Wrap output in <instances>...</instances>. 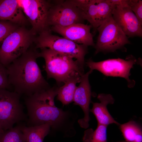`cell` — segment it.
Masks as SVG:
<instances>
[{
  "label": "cell",
  "mask_w": 142,
  "mask_h": 142,
  "mask_svg": "<svg viewBox=\"0 0 142 142\" xmlns=\"http://www.w3.org/2000/svg\"><path fill=\"white\" fill-rule=\"evenodd\" d=\"M99 0H91L87 4L78 8L82 11L85 20L90 24L95 31L97 30L96 20L97 13V5Z\"/></svg>",
  "instance_id": "ffe728a7"
},
{
  "label": "cell",
  "mask_w": 142,
  "mask_h": 142,
  "mask_svg": "<svg viewBox=\"0 0 142 142\" xmlns=\"http://www.w3.org/2000/svg\"><path fill=\"white\" fill-rule=\"evenodd\" d=\"M36 49L47 48L75 59L84 68L88 46L77 44L64 37L54 35L51 31L42 32L35 37Z\"/></svg>",
  "instance_id": "277c9868"
},
{
  "label": "cell",
  "mask_w": 142,
  "mask_h": 142,
  "mask_svg": "<svg viewBox=\"0 0 142 142\" xmlns=\"http://www.w3.org/2000/svg\"><path fill=\"white\" fill-rule=\"evenodd\" d=\"M82 76L79 74L74 75L68 79L63 85L59 87L57 99L60 101L63 106L73 102L76 84L80 82Z\"/></svg>",
  "instance_id": "2e32d148"
},
{
  "label": "cell",
  "mask_w": 142,
  "mask_h": 142,
  "mask_svg": "<svg viewBox=\"0 0 142 142\" xmlns=\"http://www.w3.org/2000/svg\"><path fill=\"white\" fill-rule=\"evenodd\" d=\"M20 95L15 92L0 89V127L3 131L12 128L24 118Z\"/></svg>",
  "instance_id": "ba28073f"
},
{
  "label": "cell",
  "mask_w": 142,
  "mask_h": 142,
  "mask_svg": "<svg viewBox=\"0 0 142 142\" xmlns=\"http://www.w3.org/2000/svg\"><path fill=\"white\" fill-rule=\"evenodd\" d=\"M113 19L125 35L128 37L142 36V25L134 12L128 7L115 6Z\"/></svg>",
  "instance_id": "8fae6325"
},
{
  "label": "cell",
  "mask_w": 142,
  "mask_h": 142,
  "mask_svg": "<svg viewBox=\"0 0 142 142\" xmlns=\"http://www.w3.org/2000/svg\"><path fill=\"white\" fill-rule=\"evenodd\" d=\"M127 4L142 25V0H127Z\"/></svg>",
  "instance_id": "cb8c5ba5"
},
{
  "label": "cell",
  "mask_w": 142,
  "mask_h": 142,
  "mask_svg": "<svg viewBox=\"0 0 142 142\" xmlns=\"http://www.w3.org/2000/svg\"><path fill=\"white\" fill-rule=\"evenodd\" d=\"M59 87H50L28 96L26 104L29 121L32 126L48 124L50 132L73 137L76 133L74 124L78 115L71 109L64 111L55 106L54 99Z\"/></svg>",
  "instance_id": "6da1fadb"
},
{
  "label": "cell",
  "mask_w": 142,
  "mask_h": 142,
  "mask_svg": "<svg viewBox=\"0 0 142 142\" xmlns=\"http://www.w3.org/2000/svg\"><path fill=\"white\" fill-rule=\"evenodd\" d=\"M34 36L24 27L9 34L0 47V63L6 67L26 52L34 42Z\"/></svg>",
  "instance_id": "5b68a950"
},
{
  "label": "cell",
  "mask_w": 142,
  "mask_h": 142,
  "mask_svg": "<svg viewBox=\"0 0 142 142\" xmlns=\"http://www.w3.org/2000/svg\"><path fill=\"white\" fill-rule=\"evenodd\" d=\"M116 142H126L125 140H121L117 141Z\"/></svg>",
  "instance_id": "484cf974"
},
{
  "label": "cell",
  "mask_w": 142,
  "mask_h": 142,
  "mask_svg": "<svg viewBox=\"0 0 142 142\" xmlns=\"http://www.w3.org/2000/svg\"><path fill=\"white\" fill-rule=\"evenodd\" d=\"M18 0H0V21L23 25L27 22Z\"/></svg>",
  "instance_id": "9a60e30c"
},
{
  "label": "cell",
  "mask_w": 142,
  "mask_h": 142,
  "mask_svg": "<svg viewBox=\"0 0 142 142\" xmlns=\"http://www.w3.org/2000/svg\"><path fill=\"white\" fill-rule=\"evenodd\" d=\"M115 6L108 0H99L97 5L96 20L97 28L105 19L111 15Z\"/></svg>",
  "instance_id": "7402d4cb"
},
{
  "label": "cell",
  "mask_w": 142,
  "mask_h": 142,
  "mask_svg": "<svg viewBox=\"0 0 142 142\" xmlns=\"http://www.w3.org/2000/svg\"><path fill=\"white\" fill-rule=\"evenodd\" d=\"M136 62V59L131 55L125 59L120 58L109 59L97 62L89 59L86 63L90 69L98 70L105 76L124 78L128 82V87H132L135 83L129 78L130 71Z\"/></svg>",
  "instance_id": "30bf717a"
},
{
  "label": "cell",
  "mask_w": 142,
  "mask_h": 142,
  "mask_svg": "<svg viewBox=\"0 0 142 142\" xmlns=\"http://www.w3.org/2000/svg\"><path fill=\"white\" fill-rule=\"evenodd\" d=\"M98 99L99 103L92 102L93 106L90 111L95 116L98 124L107 126L115 124L119 126L120 124L116 121L110 114L108 110L107 106L109 104H113L115 100L110 94L101 93L98 94Z\"/></svg>",
  "instance_id": "5bb4252c"
},
{
  "label": "cell",
  "mask_w": 142,
  "mask_h": 142,
  "mask_svg": "<svg viewBox=\"0 0 142 142\" xmlns=\"http://www.w3.org/2000/svg\"><path fill=\"white\" fill-rule=\"evenodd\" d=\"M126 142H142V129L140 124L134 120L119 125Z\"/></svg>",
  "instance_id": "ac0fdd59"
},
{
  "label": "cell",
  "mask_w": 142,
  "mask_h": 142,
  "mask_svg": "<svg viewBox=\"0 0 142 142\" xmlns=\"http://www.w3.org/2000/svg\"><path fill=\"white\" fill-rule=\"evenodd\" d=\"M39 53L35 47L29 48L6 67L9 83L20 95L29 96L50 87L37 63Z\"/></svg>",
  "instance_id": "7a4b0ae2"
},
{
  "label": "cell",
  "mask_w": 142,
  "mask_h": 142,
  "mask_svg": "<svg viewBox=\"0 0 142 142\" xmlns=\"http://www.w3.org/2000/svg\"><path fill=\"white\" fill-rule=\"evenodd\" d=\"M85 20L83 13L72 0H55L51 3L48 16L50 27H64L76 23H83Z\"/></svg>",
  "instance_id": "52a82bcc"
},
{
  "label": "cell",
  "mask_w": 142,
  "mask_h": 142,
  "mask_svg": "<svg viewBox=\"0 0 142 142\" xmlns=\"http://www.w3.org/2000/svg\"><path fill=\"white\" fill-rule=\"evenodd\" d=\"M97 30L99 34L94 46L95 54L100 52H114L130 43L128 37L113 19L112 14L102 22Z\"/></svg>",
  "instance_id": "8992f818"
},
{
  "label": "cell",
  "mask_w": 142,
  "mask_h": 142,
  "mask_svg": "<svg viewBox=\"0 0 142 142\" xmlns=\"http://www.w3.org/2000/svg\"><path fill=\"white\" fill-rule=\"evenodd\" d=\"M6 68L0 63V89H6L9 87Z\"/></svg>",
  "instance_id": "d4e9b609"
},
{
  "label": "cell",
  "mask_w": 142,
  "mask_h": 142,
  "mask_svg": "<svg viewBox=\"0 0 142 142\" xmlns=\"http://www.w3.org/2000/svg\"><path fill=\"white\" fill-rule=\"evenodd\" d=\"M0 142H26L21 126H17L0 133Z\"/></svg>",
  "instance_id": "44dd1931"
},
{
  "label": "cell",
  "mask_w": 142,
  "mask_h": 142,
  "mask_svg": "<svg viewBox=\"0 0 142 142\" xmlns=\"http://www.w3.org/2000/svg\"><path fill=\"white\" fill-rule=\"evenodd\" d=\"M18 27L9 21H0V47L6 37Z\"/></svg>",
  "instance_id": "603a6c76"
},
{
  "label": "cell",
  "mask_w": 142,
  "mask_h": 142,
  "mask_svg": "<svg viewBox=\"0 0 142 142\" xmlns=\"http://www.w3.org/2000/svg\"><path fill=\"white\" fill-rule=\"evenodd\" d=\"M26 142H43L45 137L50 133V127L47 124L29 126H21Z\"/></svg>",
  "instance_id": "e0dca14e"
},
{
  "label": "cell",
  "mask_w": 142,
  "mask_h": 142,
  "mask_svg": "<svg viewBox=\"0 0 142 142\" xmlns=\"http://www.w3.org/2000/svg\"><path fill=\"white\" fill-rule=\"evenodd\" d=\"M40 49L39 57L44 60L48 79L53 78L60 84L74 75L84 74V68L72 57L49 48Z\"/></svg>",
  "instance_id": "3957f363"
},
{
  "label": "cell",
  "mask_w": 142,
  "mask_h": 142,
  "mask_svg": "<svg viewBox=\"0 0 142 142\" xmlns=\"http://www.w3.org/2000/svg\"><path fill=\"white\" fill-rule=\"evenodd\" d=\"M92 27L90 24L78 23L66 27L53 26L50 29L51 31L77 44L94 47L93 35L90 32Z\"/></svg>",
  "instance_id": "4fadbf2b"
},
{
  "label": "cell",
  "mask_w": 142,
  "mask_h": 142,
  "mask_svg": "<svg viewBox=\"0 0 142 142\" xmlns=\"http://www.w3.org/2000/svg\"><path fill=\"white\" fill-rule=\"evenodd\" d=\"M92 71L90 69L82 75L79 84L76 89L74 97V104L79 106L84 112L83 118L79 119L78 123L81 128L84 129L89 127L90 120L89 105L92 94L89 76Z\"/></svg>",
  "instance_id": "7c38bea8"
},
{
  "label": "cell",
  "mask_w": 142,
  "mask_h": 142,
  "mask_svg": "<svg viewBox=\"0 0 142 142\" xmlns=\"http://www.w3.org/2000/svg\"><path fill=\"white\" fill-rule=\"evenodd\" d=\"M19 3L23 13L31 23V30L35 35L45 31H50L48 22L50 1L44 0H20Z\"/></svg>",
  "instance_id": "9c48e42d"
},
{
  "label": "cell",
  "mask_w": 142,
  "mask_h": 142,
  "mask_svg": "<svg viewBox=\"0 0 142 142\" xmlns=\"http://www.w3.org/2000/svg\"><path fill=\"white\" fill-rule=\"evenodd\" d=\"M3 131L2 130L0 127V133L3 132Z\"/></svg>",
  "instance_id": "4316f807"
},
{
  "label": "cell",
  "mask_w": 142,
  "mask_h": 142,
  "mask_svg": "<svg viewBox=\"0 0 142 142\" xmlns=\"http://www.w3.org/2000/svg\"><path fill=\"white\" fill-rule=\"evenodd\" d=\"M107 126L98 124L94 130L89 128L85 130L82 138L83 142H108L107 140Z\"/></svg>",
  "instance_id": "d6986e66"
}]
</instances>
